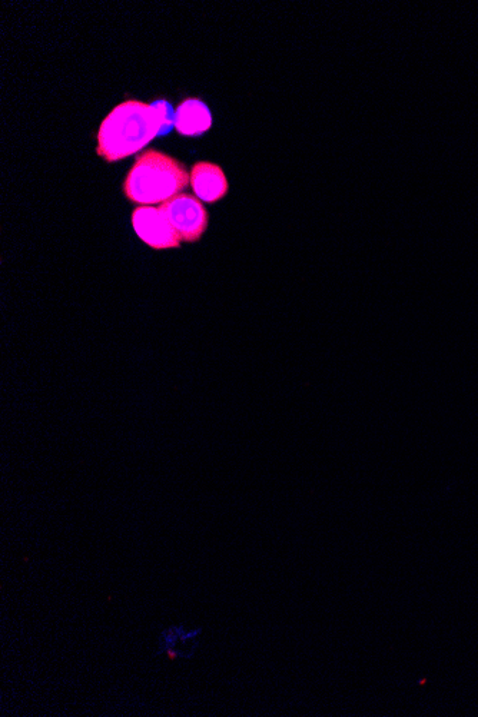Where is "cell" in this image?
<instances>
[{"label":"cell","instance_id":"obj_1","mask_svg":"<svg viewBox=\"0 0 478 717\" xmlns=\"http://www.w3.org/2000/svg\"><path fill=\"white\" fill-rule=\"evenodd\" d=\"M158 111L145 102H122L109 112L98 131L99 156L116 162L145 148L161 134Z\"/></svg>","mask_w":478,"mask_h":717},{"label":"cell","instance_id":"obj_2","mask_svg":"<svg viewBox=\"0 0 478 717\" xmlns=\"http://www.w3.org/2000/svg\"><path fill=\"white\" fill-rule=\"evenodd\" d=\"M189 181L191 175L181 162L151 149L136 158L124 189L129 201L148 207L177 197Z\"/></svg>","mask_w":478,"mask_h":717},{"label":"cell","instance_id":"obj_3","mask_svg":"<svg viewBox=\"0 0 478 717\" xmlns=\"http://www.w3.org/2000/svg\"><path fill=\"white\" fill-rule=\"evenodd\" d=\"M159 211L178 232L182 241L197 242L208 228V212L201 199L179 194L159 205Z\"/></svg>","mask_w":478,"mask_h":717},{"label":"cell","instance_id":"obj_4","mask_svg":"<svg viewBox=\"0 0 478 717\" xmlns=\"http://www.w3.org/2000/svg\"><path fill=\"white\" fill-rule=\"evenodd\" d=\"M132 225L138 237L154 250L181 247V237L159 208L139 207L132 214Z\"/></svg>","mask_w":478,"mask_h":717},{"label":"cell","instance_id":"obj_5","mask_svg":"<svg viewBox=\"0 0 478 717\" xmlns=\"http://www.w3.org/2000/svg\"><path fill=\"white\" fill-rule=\"evenodd\" d=\"M191 185L195 195L207 204L221 201L228 194L227 175L212 162H197L191 171Z\"/></svg>","mask_w":478,"mask_h":717},{"label":"cell","instance_id":"obj_6","mask_svg":"<svg viewBox=\"0 0 478 717\" xmlns=\"http://www.w3.org/2000/svg\"><path fill=\"white\" fill-rule=\"evenodd\" d=\"M212 125V115L208 106L198 99H187L178 106L175 115V128L181 135L199 136L205 134Z\"/></svg>","mask_w":478,"mask_h":717},{"label":"cell","instance_id":"obj_7","mask_svg":"<svg viewBox=\"0 0 478 717\" xmlns=\"http://www.w3.org/2000/svg\"><path fill=\"white\" fill-rule=\"evenodd\" d=\"M158 111L159 119H161V134L167 135L169 131L175 126V115L177 112L172 109L171 104L165 101H158L151 104Z\"/></svg>","mask_w":478,"mask_h":717},{"label":"cell","instance_id":"obj_8","mask_svg":"<svg viewBox=\"0 0 478 717\" xmlns=\"http://www.w3.org/2000/svg\"><path fill=\"white\" fill-rule=\"evenodd\" d=\"M164 652L165 655L168 656V659L171 660V662H174V660H177L179 659V657H182V653L178 652V650H175L174 647H167Z\"/></svg>","mask_w":478,"mask_h":717}]
</instances>
